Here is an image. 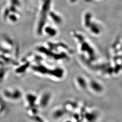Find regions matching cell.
<instances>
[{
  "label": "cell",
  "instance_id": "9c48e42d",
  "mask_svg": "<svg viewBox=\"0 0 122 122\" xmlns=\"http://www.w3.org/2000/svg\"><path fill=\"white\" fill-rule=\"evenodd\" d=\"M89 84L91 88L93 89L95 91L99 92L102 90V87L101 85L96 81H91Z\"/></svg>",
  "mask_w": 122,
  "mask_h": 122
},
{
  "label": "cell",
  "instance_id": "277c9868",
  "mask_svg": "<svg viewBox=\"0 0 122 122\" xmlns=\"http://www.w3.org/2000/svg\"><path fill=\"white\" fill-rule=\"evenodd\" d=\"M75 83L78 87L80 89H85L86 88L87 86L86 80L81 75H78L76 77L75 79Z\"/></svg>",
  "mask_w": 122,
  "mask_h": 122
},
{
  "label": "cell",
  "instance_id": "8992f818",
  "mask_svg": "<svg viewBox=\"0 0 122 122\" xmlns=\"http://www.w3.org/2000/svg\"><path fill=\"white\" fill-rule=\"evenodd\" d=\"M49 15L52 21L56 24L59 25L62 22V18L53 11H50Z\"/></svg>",
  "mask_w": 122,
  "mask_h": 122
},
{
  "label": "cell",
  "instance_id": "8fae6325",
  "mask_svg": "<svg viewBox=\"0 0 122 122\" xmlns=\"http://www.w3.org/2000/svg\"><path fill=\"white\" fill-rule=\"evenodd\" d=\"M77 0H70V1L72 2V3H74L76 1H77Z\"/></svg>",
  "mask_w": 122,
  "mask_h": 122
},
{
  "label": "cell",
  "instance_id": "7a4b0ae2",
  "mask_svg": "<svg viewBox=\"0 0 122 122\" xmlns=\"http://www.w3.org/2000/svg\"><path fill=\"white\" fill-rule=\"evenodd\" d=\"M72 35V36H74L75 39L77 40L80 51L83 53H88L89 57L92 58L94 55V50L89 44L86 42L83 37L79 33L75 32H73Z\"/></svg>",
  "mask_w": 122,
  "mask_h": 122
},
{
  "label": "cell",
  "instance_id": "ba28073f",
  "mask_svg": "<svg viewBox=\"0 0 122 122\" xmlns=\"http://www.w3.org/2000/svg\"><path fill=\"white\" fill-rule=\"evenodd\" d=\"M87 28L89 29L90 31L94 34H98L100 33V29L99 26L92 22L91 23Z\"/></svg>",
  "mask_w": 122,
  "mask_h": 122
},
{
  "label": "cell",
  "instance_id": "6da1fadb",
  "mask_svg": "<svg viewBox=\"0 0 122 122\" xmlns=\"http://www.w3.org/2000/svg\"><path fill=\"white\" fill-rule=\"evenodd\" d=\"M51 0H44L42 9L40 14V17L37 26V33L41 35L43 34L44 28L46 25L48 14H49Z\"/></svg>",
  "mask_w": 122,
  "mask_h": 122
},
{
  "label": "cell",
  "instance_id": "52a82bcc",
  "mask_svg": "<svg viewBox=\"0 0 122 122\" xmlns=\"http://www.w3.org/2000/svg\"><path fill=\"white\" fill-rule=\"evenodd\" d=\"M91 17L92 15L90 13H87L85 14L84 18L83 24L85 28H88L89 25L92 22L91 21Z\"/></svg>",
  "mask_w": 122,
  "mask_h": 122
},
{
  "label": "cell",
  "instance_id": "5b68a950",
  "mask_svg": "<svg viewBox=\"0 0 122 122\" xmlns=\"http://www.w3.org/2000/svg\"><path fill=\"white\" fill-rule=\"evenodd\" d=\"M50 37H54L57 34V31L55 28L51 25H45L44 28L43 33Z\"/></svg>",
  "mask_w": 122,
  "mask_h": 122
},
{
  "label": "cell",
  "instance_id": "30bf717a",
  "mask_svg": "<svg viewBox=\"0 0 122 122\" xmlns=\"http://www.w3.org/2000/svg\"><path fill=\"white\" fill-rule=\"evenodd\" d=\"M11 1L12 5L16 6H19L20 5V2L19 0H11Z\"/></svg>",
  "mask_w": 122,
  "mask_h": 122
},
{
  "label": "cell",
  "instance_id": "3957f363",
  "mask_svg": "<svg viewBox=\"0 0 122 122\" xmlns=\"http://www.w3.org/2000/svg\"><path fill=\"white\" fill-rule=\"evenodd\" d=\"M4 95L11 99L18 100L21 96V92L18 89H7L4 90Z\"/></svg>",
  "mask_w": 122,
  "mask_h": 122
}]
</instances>
